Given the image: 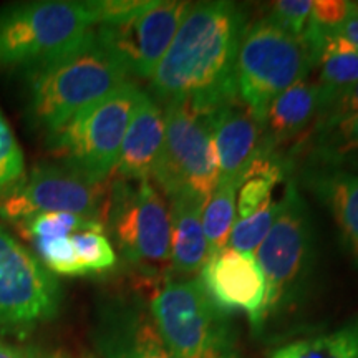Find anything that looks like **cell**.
Wrapping results in <instances>:
<instances>
[{
    "label": "cell",
    "instance_id": "cell-1",
    "mask_svg": "<svg viewBox=\"0 0 358 358\" xmlns=\"http://www.w3.org/2000/svg\"><path fill=\"white\" fill-rule=\"evenodd\" d=\"M245 25V13L237 3H191L150 78V96L161 106L182 103L199 113L236 100V58Z\"/></svg>",
    "mask_w": 358,
    "mask_h": 358
},
{
    "label": "cell",
    "instance_id": "cell-2",
    "mask_svg": "<svg viewBox=\"0 0 358 358\" xmlns=\"http://www.w3.org/2000/svg\"><path fill=\"white\" fill-rule=\"evenodd\" d=\"M279 201L275 221L256 256L266 279V297L257 317L250 322L254 330L301 307L315 287L320 271L315 222L295 178L289 179Z\"/></svg>",
    "mask_w": 358,
    "mask_h": 358
},
{
    "label": "cell",
    "instance_id": "cell-3",
    "mask_svg": "<svg viewBox=\"0 0 358 358\" xmlns=\"http://www.w3.org/2000/svg\"><path fill=\"white\" fill-rule=\"evenodd\" d=\"M128 80L123 65L98 42L93 32L71 52L29 71V120L48 136Z\"/></svg>",
    "mask_w": 358,
    "mask_h": 358
},
{
    "label": "cell",
    "instance_id": "cell-4",
    "mask_svg": "<svg viewBox=\"0 0 358 358\" xmlns=\"http://www.w3.org/2000/svg\"><path fill=\"white\" fill-rule=\"evenodd\" d=\"M96 25L93 2L13 3L0 10V66L29 73L77 48Z\"/></svg>",
    "mask_w": 358,
    "mask_h": 358
},
{
    "label": "cell",
    "instance_id": "cell-5",
    "mask_svg": "<svg viewBox=\"0 0 358 358\" xmlns=\"http://www.w3.org/2000/svg\"><path fill=\"white\" fill-rule=\"evenodd\" d=\"M313 73L306 38L295 37L268 17L245 25L236 58V98L262 123L280 93Z\"/></svg>",
    "mask_w": 358,
    "mask_h": 358
},
{
    "label": "cell",
    "instance_id": "cell-6",
    "mask_svg": "<svg viewBox=\"0 0 358 358\" xmlns=\"http://www.w3.org/2000/svg\"><path fill=\"white\" fill-rule=\"evenodd\" d=\"M150 310L174 358H239L227 313L198 277L169 279L155 290Z\"/></svg>",
    "mask_w": 358,
    "mask_h": 358
},
{
    "label": "cell",
    "instance_id": "cell-7",
    "mask_svg": "<svg viewBox=\"0 0 358 358\" xmlns=\"http://www.w3.org/2000/svg\"><path fill=\"white\" fill-rule=\"evenodd\" d=\"M141 95L143 90L128 80L48 134L52 151L62 164L95 181H106L118 163L123 138Z\"/></svg>",
    "mask_w": 358,
    "mask_h": 358
},
{
    "label": "cell",
    "instance_id": "cell-8",
    "mask_svg": "<svg viewBox=\"0 0 358 358\" xmlns=\"http://www.w3.org/2000/svg\"><path fill=\"white\" fill-rule=\"evenodd\" d=\"M106 226L111 245L133 267L164 277L171 256L169 209L151 179H120L110 186Z\"/></svg>",
    "mask_w": 358,
    "mask_h": 358
},
{
    "label": "cell",
    "instance_id": "cell-9",
    "mask_svg": "<svg viewBox=\"0 0 358 358\" xmlns=\"http://www.w3.org/2000/svg\"><path fill=\"white\" fill-rule=\"evenodd\" d=\"M151 178L166 198L191 192L208 203L217 186L209 113H199L182 103L164 105V143Z\"/></svg>",
    "mask_w": 358,
    "mask_h": 358
},
{
    "label": "cell",
    "instance_id": "cell-10",
    "mask_svg": "<svg viewBox=\"0 0 358 358\" xmlns=\"http://www.w3.org/2000/svg\"><path fill=\"white\" fill-rule=\"evenodd\" d=\"M110 186L65 164L40 163L0 196V217L12 222L45 213H69L103 222Z\"/></svg>",
    "mask_w": 358,
    "mask_h": 358
},
{
    "label": "cell",
    "instance_id": "cell-11",
    "mask_svg": "<svg viewBox=\"0 0 358 358\" xmlns=\"http://www.w3.org/2000/svg\"><path fill=\"white\" fill-rule=\"evenodd\" d=\"M189 8L182 0H141L127 15L100 22L96 38L128 75L150 80Z\"/></svg>",
    "mask_w": 358,
    "mask_h": 358
},
{
    "label": "cell",
    "instance_id": "cell-12",
    "mask_svg": "<svg viewBox=\"0 0 358 358\" xmlns=\"http://www.w3.org/2000/svg\"><path fill=\"white\" fill-rule=\"evenodd\" d=\"M62 290L53 274L0 227V332L24 335L57 315Z\"/></svg>",
    "mask_w": 358,
    "mask_h": 358
},
{
    "label": "cell",
    "instance_id": "cell-13",
    "mask_svg": "<svg viewBox=\"0 0 358 358\" xmlns=\"http://www.w3.org/2000/svg\"><path fill=\"white\" fill-rule=\"evenodd\" d=\"M96 347L103 358H174L150 307L140 301H111L103 308Z\"/></svg>",
    "mask_w": 358,
    "mask_h": 358
},
{
    "label": "cell",
    "instance_id": "cell-14",
    "mask_svg": "<svg viewBox=\"0 0 358 358\" xmlns=\"http://www.w3.org/2000/svg\"><path fill=\"white\" fill-rule=\"evenodd\" d=\"M199 282L224 312L241 310L249 322L257 317L266 297V279L252 254L226 248L206 261Z\"/></svg>",
    "mask_w": 358,
    "mask_h": 358
},
{
    "label": "cell",
    "instance_id": "cell-15",
    "mask_svg": "<svg viewBox=\"0 0 358 358\" xmlns=\"http://www.w3.org/2000/svg\"><path fill=\"white\" fill-rule=\"evenodd\" d=\"M217 158V185H241V178L259 153L262 124L239 100L209 113Z\"/></svg>",
    "mask_w": 358,
    "mask_h": 358
},
{
    "label": "cell",
    "instance_id": "cell-16",
    "mask_svg": "<svg viewBox=\"0 0 358 358\" xmlns=\"http://www.w3.org/2000/svg\"><path fill=\"white\" fill-rule=\"evenodd\" d=\"M297 182L329 211L347 256L358 268V174L306 164Z\"/></svg>",
    "mask_w": 358,
    "mask_h": 358
},
{
    "label": "cell",
    "instance_id": "cell-17",
    "mask_svg": "<svg viewBox=\"0 0 358 358\" xmlns=\"http://www.w3.org/2000/svg\"><path fill=\"white\" fill-rule=\"evenodd\" d=\"M322 111L320 90L315 80L306 78L280 93L271 103L262 120L259 151H279L313 128Z\"/></svg>",
    "mask_w": 358,
    "mask_h": 358
},
{
    "label": "cell",
    "instance_id": "cell-18",
    "mask_svg": "<svg viewBox=\"0 0 358 358\" xmlns=\"http://www.w3.org/2000/svg\"><path fill=\"white\" fill-rule=\"evenodd\" d=\"M164 143V110L143 92L128 124L115 173L120 179H150Z\"/></svg>",
    "mask_w": 358,
    "mask_h": 358
},
{
    "label": "cell",
    "instance_id": "cell-19",
    "mask_svg": "<svg viewBox=\"0 0 358 358\" xmlns=\"http://www.w3.org/2000/svg\"><path fill=\"white\" fill-rule=\"evenodd\" d=\"M169 221H171V256L166 277L189 279L198 274L208 261V243L203 227L204 201L191 192L169 196Z\"/></svg>",
    "mask_w": 358,
    "mask_h": 358
},
{
    "label": "cell",
    "instance_id": "cell-20",
    "mask_svg": "<svg viewBox=\"0 0 358 358\" xmlns=\"http://www.w3.org/2000/svg\"><path fill=\"white\" fill-rule=\"evenodd\" d=\"M303 38L313 55L315 83L320 90L324 111L340 93L358 82V50L338 34L320 29L312 20Z\"/></svg>",
    "mask_w": 358,
    "mask_h": 358
},
{
    "label": "cell",
    "instance_id": "cell-21",
    "mask_svg": "<svg viewBox=\"0 0 358 358\" xmlns=\"http://www.w3.org/2000/svg\"><path fill=\"white\" fill-rule=\"evenodd\" d=\"M307 164L358 174V113L315 124L307 136Z\"/></svg>",
    "mask_w": 358,
    "mask_h": 358
},
{
    "label": "cell",
    "instance_id": "cell-22",
    "mask_svg": "<svg viewBox=\"0 0 358 358\" xmlns=\"http://www.w3.org/2000/svg\"><path fill=\"white\" fill-rule=\"evenodd\" d=\"M271 358H358V313L330 332L285 343Z\"/></svg>",
    "mask_w": 358,
    "mask_h": 358
},
{
    "label": "cell",
    "instance_id": "cell-23",
    "mask_svg": "<svg viewBox=\"0 0 358 358\" xmlns=\"http://www.w3.org/2000/svg\"><path fill=\"white\" fill-rule=\"evenodd\" d=\"M237 189L239 186L236 185H217L211 198L204 204L203 227L209 257L226 249L229 243L237 214Z\"/></svg>",
    "mask_w": 358,
    "mask_h": 358
},
{
    "label": "cell",
    "instance_id": "cell-24",
    "mask_svg": "<svg viewBox=\"0 0 358 358\" xmlns=\"http://www.w3.org/2000/svg\"><path fill=\"white\" fill-rule=\"evenodd\" d=\"M71 243L77 250L85 275L93 272H105L116 264V252L105 234V224L92 222L85 229L71 234Z\"/></svg>",
    "mask_w": 358,
    "mask_h": 358
},
{
    "label": "cell",
    "instance_id": "cell-25",
    "mask_svg": "<svg viewBox=\"0 0 358 358\" xmlns=\"http://www.w3.org/2000/svg\"><path fill=\"white\" fill-rule=\"evenodd\" d=\"M280 201L268 199L266 204L261 206L256 213L244 219H237L232 226L229 236V248L237 250V252L252 254L259 249L262 241L271 231L274 224L277 213H279Z\"/></svg>",
    "mask_w": 358,
    "mask_h": 358
},
{
    "label": "cell",
    "instance_id": "cell-26",
    "mask_svg": "<svg viewBox=\"0 0 358 358\" xmlns=\"http://www.w3.org/2000/svg\"><path fill=\"white\" fill-rule=\"evenodd\" d=\"M35 249V257L48 271L58 275H85L77 250L71 243V236L38 237L30 241Z\"/></svg>",
    "mask_w": 358,
    "mask_h": 358
},
{
    "label": "cell",
    "instance_id": "cell-27",
    "mask_svg": "<svg viewBox=\"0 0 358 358\" xmlns=\"http://www.w3.org/2000/svg\"><path fill=\"white\" fill-rule=\"evenodd\" d=\"M92 222L95 221L88 217L77 216V214L45 213L19 222V229L25 239L34 241L38 239V237L71 236L80 229H85Z\"/></svg>",
    "mask_w": 358,
    "mask_h": 358
},
{
    "label": "cell",
    "instance_id": "cell-28",
    "mask_svg": "<svg viewBox=\"0 0 358 358\" xmlns=\"http://www.w3.org/2000/svg\"><path fill=\"white\" fill-rule=\"evenodd\" d=\"M25 176V159L15 134L0 110V196Z\"/></svg>",
    "mask_w": 358,
    "mask_h": 358
},
{
    "label": "cell",
    "instance_id": "cell-29",
    "mask_svg": "<svg viewBox=\"0 0 358 358\" xmlns=\"http://www.w3.org/2000/svg\"><path fill=\"white\" fill-rule=\"evenodd\" d=\"M267 17L295 37H306L312 20L310 0H279L272 3Z\"/></svg>",
    "mask_w": 358,
    "mask_h": 358
},
{
    "label": "cell",
    "instance_id": "cell-30",
    "mask_svg": "<svg viewBox=\"0 0 358 358\" xmlns=\"http://www.w3.org/2000/svg\"><path fill=\"white\" fill-rule=\"evenodd\" d=\"M352 2L347 0H315L312 2V22L325 30H335L342 25L350 12Z\"/></svg>",
    "mask_w": 358,
    "mask_h": 358
},
{
    "label": "cell",
    "instance_id": "cell-31",
    "mask_svg": "<svg viewBox=\"0 0 358 358\" xmlns=\"http://www.w3.org/2000/svg\"><path fill=\"white\" fill-rule=\"evenodd\" d=\"M353 113H358V82L353 83L352 87H348L343 93H340V95L322 111V115L319 116L315 124L335 122V120L345 118V116H350ZM315 124H313V127H315Z\"/></svg>",
    "mask_w": 358,
    "mask_h": 358
},
{
    "label": "cell",
    "instance_id": "cell-32",
    "mask_svg": "<svg viewBox=\"0 0 358 358\" xmlns=\"http://www.w3.org/2000/svg\"><path fill=\"white\" fill-rule=\"evenodd\" d=\"M335 34L345 38L353 48L358 50V2H352L350 12H348L345 20L342 22V25L335 30Z\"/></svg>",
    "mask_w": 358,
    "mask_h": 358
},
{
    "label": "cell",
    "instance_id": "cell-33",
    "mask_svg": "<svg viewBox=\"0 0 358 358\" xmlns=\"http://www.w3.org/2000/svg\"><path fill=\"white\" fill-rule=\"evenodd\" d=\"M0 358H34V355L25 348L15 347L0 338Z\"/></svg>",
    "mask_w": 358,
    "mask_h": 358
},
{
    "label": "cell",
    "instance_id": "cell-34",
    "mask_svg": "<svg viewBox=\"0 0 358 358\" xmlns=\"http://www.w3.org/2000/svg\"><path fill=\"white\" fill-rule=\"evenodd\" d=\"M40 358H70L69 355H66L65 352H53V353H48V355H43Z\"/></svg>",
    "mask_w": 358,
    "mask_h": 358
},
{
    "label": "cell",
    "instance_id": "cell-35",
    "mask_svg": "<svg viewBox=\"0 0 358 358\" xmlns=\"http://www.w3.org/2000/svg\"><path fill=\"white\" fill-rule=\"evenodd\" d=\"M82 358H96V357H93V355H85V357H82Z\"/></svg>",
    "mask_w": 358,
    "mask_h": 358
}]
</instances>
